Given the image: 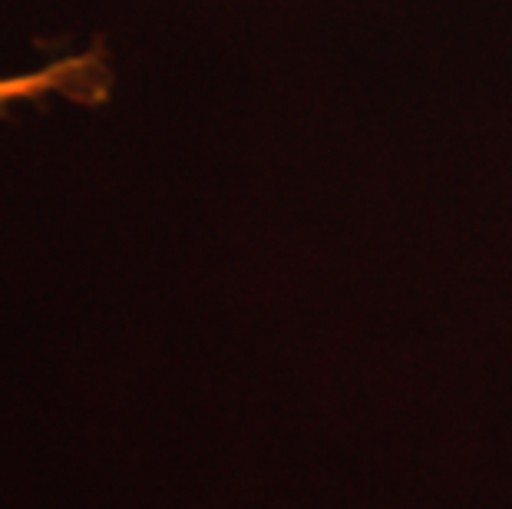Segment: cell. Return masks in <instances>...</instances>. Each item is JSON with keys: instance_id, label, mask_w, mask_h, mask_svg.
Segmentation results:
<instances>
[{"instance_id": "6da1fadb", "label": "cell", "mask_w": 512, "mask_h": 509, "mask_svg": "<svg viewBox=\"0 0 512 509\" xmlns=\"http://www.w3.org/2000/svg\"><path fill=\"white\" fill-rule=\"evenodd\" d=\"M110 83V70L103 63V53H70V57L50 60L30 73L0 77V113L14 103H34L40 96H73V100H96Z\"/></svg>"}]
</instances>
